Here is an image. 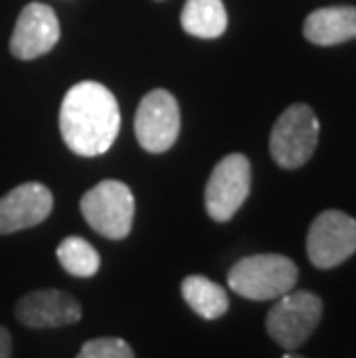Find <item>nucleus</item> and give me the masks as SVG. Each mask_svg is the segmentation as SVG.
Masks as SVG:
<instances>
[{"instance_id":"nucleus-1","label":"nucleus","mask_w":356,"mask_h":358,"mask_svg":"<svg viewBox=\"0 0 356 358\" xmlns=\"http://www.w3.org/2000/svg\"><path fill=\"white\" fill-rule=\"evenodd\" d=\"M58 125L72 153L81 157L104 155L120 132L118 100L102 83L81 81L65 93Z\"/></svg>"},{"instance_id":"nucleus-2","label":"nucleus","mask_w":356,"mask_h":358,"mask_svg":"<svg viewBox=\"0 0 356 358\" xmlns=\"http://www.w3.org/2000/svg\"><path fill=\"white\" fill-rule=\"evenodd\" d=\"M299 268L285 255L243 257L229 268V289L248 301H276L297 287Z\"/></svg>"},{"instance_id":"nucleus-3","label":"nucleus","mask_w":356,"mask_h":358,"mask_svg":"<svg viewBox=\"0 0 356 358\" xmlns=\"http://www.w3.org/2000/svg\"><path fill=\"white\" fill-rule=\"evenodd\" d=\"M324 315V301L313 292H287L276 299L266 315L269 338L285 352H297L317 331Z\"/></svg>"},{"instance_id":"nucleus-4","label":"nucleus","mask_w":356,"mask_h":358,"mask_svg":"<svg viewBox=\"0 0 356 358\" xmlns=\"http://www.w3.org/2000/svg\"><path fill=\"white\" fill-rule=\"evenodd\" d=\"M81 215L93 231L109 241H123L132 231L134 194L120 180H102L81 196Z\"/></svg>"},{"instance_id":"nucleus-5","label":"nucleus","mask_w":356,"mask_h":358,"mask_svg":"<svg viewBox=\"0 0 356 358\" xmlns=\"http://www.w3.org/2000/svg\"><path fill=\"white\" fill-rule=\"evenodd\" d=\"M320 139V120L308 104H292L280 113L271 129L269 150L283 169H301L315 155Z\"/></svg>"},{"instance_id":"nucleus-6","label":"nucleus","mask_w":356,"mask_h":358,"mask_svg":"<svg viewBox=\"0 0 356 358\" xmlns=\"http://www.w3.org/2000/svg\"><path fill=\"white\" fill-rule=\"evenodd\" d=\"M250 187H252L250 159L241 153L222 157L211 171L206 192H204L208 217L215 222H229L250 196Z\"/></svg>"},{"instance_id":"nucleus-7","label":"nucleus","mask_w":356,"mask_h":358,"mask_svg":"<svg viewBox=\"0 0 356 358\" xmlns=\"http://www.w3.org/2000/svg\"><path fill=\"white\" fill-rule=\"evenodd\" d=\"M306 252L320 271L336 268L356 252V222L343 210L320 213L308 229Z\"/></svg>"},{"instance_id":"nucleus-8","label":"nucleus","mask_w":356,"mask_h":358,"mask_svg":"<svg viewBox=\"0 0 356 358\" xmlns=\"http://www.w3.org/2000/svg\"><path fill=\"white\" fill-rule=\"evenodd\" d=\"M134 134L143 150L166 153L180 134V109L169 90L155 88L143 95L134 116Z\"/></svg>"},{"instance_id":"nucleus-9","label":"nucleus","mask_w":356,"mask_h":358,"mask_svg":"<svg viewBox=\"0 0 356 358\" xmlns=\"http://www.w3.org/2000/svg\"><path fill=\"white\" fill-rule=\"evenodd\" d=\"M14 317L26 329H60V326L79 324L83 308L72 294L60 289H35L17 301Z\"/></svg>"},{"instance_id":"nucleus-10","label":"nucleus","mask_w":356,"mask_h":358,"mask_svg":"<svg viewBox=\"0 0 356 358\" xmlns=\"http://www.w3.org/2000/svg\"><path fill=\"white\" fill-rule=\"evenodd\" d=\"M54 210V194L42 182H21L0 196V236L42 224Z\"/></svg>"},{"instance_id":"nucleus-11","label":"nucleus","mask_w":356,"mask_h":358,"mask_svg":"<svg viewBox=\"0 0 356 358\" xmlns=\"http://www.w3.org/2000/svg\"><path fill=\"white\" fill-rule=\"evenodd\" d=\"M58 40L60 24L56 12L44 3H30L19 14L10 40V51L19 60H33L49 53Z\"/></svg>"},{"instance_id":"nucleus-12","label":"nucleus","mask_w":356,"mask_h":358,"mask_svg":"<svg viewBox=\"0 0 356 358\" xmlns=\"http://www.w3.org/2000/svg\"><path fill=\"white\" fill-rule=\"evenodd\" d=\"M303 35L317 47L350 42L356 37V10L347 7H322L310 12L303 24Z\"/></svg>"},{"instance_id":"nucleus-13","label":"nucleus","mask_w":356,"mask_h":358,"mask_svg":"<svg viewBox=\"0 0 356 358\" xmlns=\"http://www.w3.org/2000/svg\"><path fill=\"white\" fill-rule=\"evenodd\" d=\"M180 294L194 315L208 319V322L225 317L229 310V294L218 282L204 275H187L180 282Z\"/></svg>"},{"instance_id":"nucleus-14","label":"nucleus","mask_w":356,"mask_h":358,"mask_svg":"<svg viewBox=\"0 0 356 358\" xmlns=\"http://www.w3.org/2000/svg\"><path fill=\"white\" fill-rule=\"evenodd\" d=\"M227 10L222 0H187L180 12V26L187 35L215 40L227 30Z\"/></svg>"},{"instance_id":"nucleus-15","label":"nucleus","mask_w":356,"mask_h":358,"mask_svg":"<svg viewBox=\"0 0 356 358\" xmlns=\"http://www.w3.org/2000/svg\"><path fill=\"white\" fill-rule=\"evenodd\" d=\"M60 266L74 278H93L102 266L100 252L81 236H67L56 250Z\"/></svg>"},{"instance_id":"nucleus-16","label":"nucleus","mask_w":356,"mask_h":358,"mask_svg":"<svg viewBox=\"0 0 356 358\" xmlns=\"http://www.w3.org/2000/svg\"><path fill=\"white\" fill-rule=\"evenodd\" d=\"M77 358H134V349L123 338H95L83 342Z\"/></svg>"},{"instance_id":"nucleus-17","label":"nucleus","mask_w":356,"mask_h":358,"mask_svg":"<svg viewBox=\"0 0 356 358\" xmlns=\"http://www.w3.org/2000/svg\"><path fill=\"white\" fill-rule=\"evenodd\" d=\"M12 333L5 326H0V358H12Z\"/></svg>"},{"instance_id":"nucleus-18","label":"nucleus","mask_w":356,"mask_h":358,"mask_svg":"<svg viewBox=\"0 0 356 358\" xmlns=\"http://www.w3.org/2000/svg\"><path fill=\"white\" fill-rule=\"evenodd\" d=\"M283 358H306V356H301V354H294V352H287Z\"/></svg>"}]
</instances>
